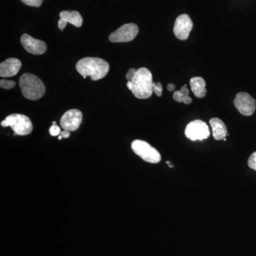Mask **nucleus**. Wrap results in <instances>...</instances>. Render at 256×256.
<instances>
[{
	"mask_svg": "<svg viewBox=\"0 0 256 256\" xmlns=\"http://www.w3.org/2000/svg\"><path fill=\"white\" fill-rule=\"evenodd\" d=\"M153 84L150 70L142 67L138 69L132 80L128 82L127 87L138 98L146 99L152 95Z\"/></svg>",
	"mask_w": 256,
	"mask_h": 256,
	"instance_id": "nucleus-1",
	"label": "nucleus"
},
{
	"mask_svg": "<svg viewBox=\"0 0 256 256\" xmlns=\"http://www.w3.org/2000/svg\"><path fill=\"white\" fill-rule=\"evenodd\" d=\"M110 66L105 60L95 57H87L79 60L76 70L84 78L90 76L92 80L104 78L108 73Z\"/></svg>",
	"mask_w": 256,
	"mask_h": 256,
	"instance_id": "nucleus-2",
	"label": "nucleus"
},
{
	"mask_svg": "<svg viewBox=\"0 0 256 256\" xmlns=\"http://www.w3.org/2000/svg\"><path fill=\"white\" fill-rule=\"evenodd\" d=\"M20 87L24 97L31 100H38L46 92V88L41 79L32 74H24L20 77Z\"/></svg>",
	"mask_w": 256,
	"mask_h": 256,
	"instance_id": "nucleus-3",
	"label": "nucleus"
},
{
	"mask_svg": "<svg viewBox=\"0 0 256 256\" xmlns=\"http://www.w3.org/2000/svg\"><path fill=\"white\" fill-rule=\"evenodd\" d=\"M2 127H10L15 136H28L33 130V124L28 116L22 114H12L1 122Z\"/></svg>",
	"mask_w": 256,
	"mask_h": 256,
	"instance_id": "nucleus-4",
	"label": "nucleus"
},
{
	"mask_svg": "<svg viewBox=\"0 0 256 256\" xmlns=\"http://www.w3.org/2000/svg\"><path fill=\"white\" fill-rule=\"evenodd\" d=\"M131 148L134 154L142 158L146 162L156 164L161 160L159 152L146 141L136 140L132 142Z\"/></svg>",
	"mask_w": 256,
	"mask_h": 256,
	"instance_id": "nucleus-5",
	"label": "nucleus"
},
{
	"mask_svg": "<svg viewBox=\"0 0 256 256\" xmlns=\"http://www.w3.org/2000/svg\"><path fill=\"white\" fill-rule=\"evenodd\" d=\"M185 136L190 140H204L210 136V130L206 122L200 120L192 121L185 128Z\"/></svg>",
	"mask_w": 256,
	"mask_h": 256,
	"instance_id": "nucleus-6",
	"label": "nucleus"
},
{
	"mask_svg": "<svg viewBox=\"0 0 256 256\" xmlns=\"http://www.w3.org/2000/svg\"><path fill=\"white\" fill-rule=\"evenodd\" d=\"M139 28L133 23L122 25L118 30L112 32L109 36V40L112 43H126L132 41L137 36Z\"/></svg>",
	"mask_w": 256,
	"mask_h": 256,
	"instance_id": "nucleus-7",
	"label": "nucleus"
},
{
	"mask_svg": "<svg viewBox=\"0 0 256 256\" xmlns=\"http://www.w3.org/2000/svg\"><path fill=\"white\" fill-rule=\"evenodd\" d=\"M234 104L237 110L242 116H252L256 111V101L247 92H240L237 94L234 99Z\"/></svg>",
	"mask_w": 256,
	"mask_h": 256,
	"instance_id": "nucleus-8",
	"label": "nucleus"
},
{
	"mask_svg": "<svg viewBox=\"0 0 256 256\" xmlns=\"http://www.w3.org/2000/svg\"><path fill=\"white\" fill-rule=\"evenodd\" d=\"M82 114L77 109H72L66 112L60 118V124L64 130L75 131L80 127Z\"/></svg>",
	"mask_w": 256,
	"mask_h": 256,
	"instance_id": "nucleus-9",
	"label": "nucleus"
},
{
	"mask_svg": "<svg viewBox=\"0 0 256 256\" xmlns=\"http://www.w3.org/2000/svg\"><path fill=\"white\" fill-rule=\"evenodd\" d=\"M193 28V22L188 14L180 15L175 21L174 34L175 36L180 40H186L190 36V32Z\"/></svg>",
	"mask_w": 256,
	"mask_h": 256,
	"instance_id": "nucleus-10",
	"label": "nucleus"
},
{
	"mask_svg": "<svg viewBox=\"0 0 256 256\" xmlns=\"http://www.w3.org/2000/svg\"><path fill=\"white\" fill-rule=\"evenodd\" d=\"M21 43L24 48L34 55H42L46 50V44L44 42L33 38L24 34L21 37Z\"/></svg>",
	"mask_w": 256,
	"mask_h": 256,
	"instance_id": "nucleus-11",
	"label": "nucleus"
},
{
	"mask_svg": "<svg viewBox=\"0 0 256 256\" xmlns=\"http://www.w3.org/2000/svg\"><path fill=\"white\" fill-rule=\"evenodd\" d=\"M22 67V62L18 58H11L0 64V76L3 78H9L16 75Z\"/></svg>",
	"mask_w": 256,
	"mask_h": 256,
	"instance_id": "nucleus-12",
	"label": "nucleus"
},
{
	"mask_svg": "<svg viewBox=\"0 0 256 256\" xmlns=\"http://www.w3.org/2000/svg\"><path fill=\"white\" fill-rule=\"evenodd\" d=\"M213 137L216 140H222L228 136V130L225 124L220 118H214L210 120Z\"/></svg>",
	"mask_w": 256,
	"mask_h": 256,
	"instance_id": "nucleus-13",
	"label": "nucleus"
},
{
	"mask_svg": "<svg viewBox=\"0 0 256 256\" xmlns=\"http://www.w3.org/2000/svg\"><path fill=\"white\" fill-rule=\"evenodd\" d=\"M206 82L202 77H194L190 80V86L194 96L200 98H204L206 94Z\"/></svg>",
	"mask_w": 256,
	"mask_h": 256,
	"instance_id": "nucleus-14",
	"label": "nucleus"
},
{
	"mask_svg": "<svg viewBox=\"0 0 256 256\" xmlns=\"http://www.w3.org/2000/svg\"><path fill=\"white\" fill-rule=\"evenodd\" d=\"M60 18L65 20L67 23L72 24L76 28H80L82 24V18L77 11H62L60 12Z\"/></svg>",
	"mask_w": 256,
	"mask_h": 256,
	"instance_id": "nucleus-15",
	"label": "nucleus"
},
{
	"mask_svg": "<svg viewBox=\"0 0 256 256\" xmlns=\"http://www.w3.org/2000/svg\"><path fill=\"white\" fill-rule=\"evenodd\" d=\"M173 98L178 102H184L186 105L192 104V99L190 97V92L186 85L183 86L180 90H176L173 95Z\"/></svg>",
	"mask_w": 256,
	"mask_h": 256,
	"instance_id": "nucleus-16",
	"label": "nucleus"
},
{
	"mask_svg": "<svg viewBox=\"0 0 256 256\" xmlns=\"http://www.w3.org/2000/svg\"><path fill=\"white\" fill-rule=\"evenodd\" d=\"M16 82H12V80H6L4 79H2L0 82V86L2 88L4 89H12L15 87Z\"/></svg>",
	"mask_w": 256,
	"mask_h": 256,
	"instance_id": "nucleus-17",
	"label": "nucleus"
},
{
	"mask_svg": "<svg viewBox=\"0 0 256 256\" xmlns=\"http://www.w3.org/2000/svg\"><path fill=\"white\" fill-rule=\"evenodd\" d=\"M26 5L34 8H40L43 3L44 0H21Z\"/></svg>",
	"mask_w": 256,
	"mask_h": 256,
	"instance_id": "nucleus-18",
	"label": "nucleus"
},
{
	"mask_svg": "<svg viewBox=\"0 0 256 256\" xmlns=\"http://www.w3.org/2000/svg\"><path fill=\"white\" fill-rule=\"evenodd\" d=\"M248 165L250 169L256 171V152L252 153L248 160Z\"/></svg>",
	"mask_w": 256,
	"mask_h": 256,
	"instance_id": "nucleus-19",
	"label": "nucleus"
},
{
	"mask_svg": "<svg viewBox=\"0 0 256 256\" xmlns=\"http://www.w3.org/2000/svg\"><path fill=\"white\" fill-rule=\"evenodd\" d=\"M162 85L160 82H158V84L154 82V84H153V92H154V94H156V96L160 97L162 94Z\"/></svg>",
	"mask_w": 256,
	"mask_h": 256,
	"instance_id": "nucleus-20",
	"label": "nucleus"
},
{
	"mask_svg": "<svg viewBox=\"0 0 256 256\" xmlns=\"http://www.w3.org/2000/svg\"><path fill=\"white\" fill-rule=\"evenodd\" d=\"M50 134L52 136H58L60 134V129L56 124H53L50 129Z\"/></svg>",
	"mask_w": 256,
	"mask_h": 256,
	"instance_id": "nucleus-21",
	"label": "nucleus"
},
{
	"mask_svg": "<svg viewBox=\"0 0 256 256\" xmlns=\"http://www.w3.org/2000/svg\"><path fill=\"white\" fill-rule=\"evenodd\" d=\"M137 70H136V69L134 68H130L128 70L127 75H126V79H127L128 82L132 80V78H134L136 73H137Z\"/></svg>",
	"mask_w": 256,
	"mask_h": 256,
	"instance_id": "nucleus-22",
	"label": "nucleus"
},
{
	"mask_svg": "<svg viewBox=\"0 0 256 256\" xmlns=\"http://www.w3.org/2000/svg\"><path fill=\"white\" fill-rule=\"evenodd\" d=\"M67 24L68 23H67L65 20H62V18H60V21H58V28H60V31H63L64 28L66 26Z\"/></svg>",
	"mask_w": 256,
	"mask_h": 256,
	"instance_id": "nucleus-23",
	"label": "nucleus"
},
{
	"mask_svg": "<svg viewBox=\"0 0 256 256\" xmlns=\"http://www.w3.org/2000/svg\"><path fill=\"white\" fill-rule=\"evenodd\" d=\"M60 136L63 138H68L70 136V132H69V131L64 130L60 132Z\"/></svg>",
	"mask_w": 256,
	"mask_h": 256,
	"instance_id": "nucleus-24",
	"label": "nucleus"
},
{
	"mask_svg": "<svg viewBox=\"0 0 256 256\" xmlns=\"http://www.w3.org/2000/svg\"><path fill=\"white\" fill-rule=\"evenodd\" d=\"M168 89L169 92H173V90H174L175 86L172 84H168Z\"/></svg>",
	"mask_w": 256,
	"mask_h": 256,
	"instance_id": "nucleus-25",
	"label": "nucleus"
},
{
	"mask_svg": "<svg viewBox=\"0 0 256 256\" xmlns=\"http://www.w3.org/2000/svg\"><path fill=\"white\" fill-rule=\"evenodd\" d=\"M62 138H62V136H58V140H62Z\"/></svg>",
	"mask_w": 256,
	"mask_h": 256,
	"instance_id": "nucleus-26",
	"label": "nucleus"
},
{
	"mask_svg": "<svg viewBox=\"0 0 256 256\" xmlns=\"http://www.w3.org/2000/svg\"><path fill=\"white\" fill-rule=\"evenodd\" d=\"M52 124H56V122H52Z\"/></svg>",
	"mask_w": 256,
	"mask_h": 256,
	"instance_id": "nucleus-27",
	"label": "nucleus"
}]
</instances>
